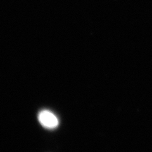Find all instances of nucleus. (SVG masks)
Returning a JSON list of instances; mask_svg holds the SVG:
<instances>
[{"instance_id": "f257e3e1", "label": "nucleus", "mask_w": 152, "mask_h": 152, "mask_svg": "<svg viewBox=\"0 0 152 152\" xmlns=\"http://www.w3.org/2000/svg\"><path fill=\"white\" fill-rule=\"evenodd\" d=\"M41 124L47 129H54L58 126V120L54 114L48 110H42L38 115Z\"/></svg>"}]
</instances>
